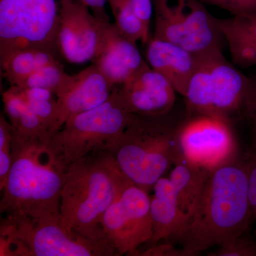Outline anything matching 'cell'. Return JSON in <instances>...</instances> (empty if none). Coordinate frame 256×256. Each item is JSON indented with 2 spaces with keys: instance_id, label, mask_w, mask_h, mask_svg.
<instances>
[{
  "instance_id": "4",
  "label": "cell",
  "mask_w": 256,
  "mask_h": 256,
  "mask_svg": "<svg viewBox=\"0 0 256 256\" xmlns=\"http://www.w3.org/2000/svg\"><path fill=\"white\" fill-rule=\"evenodd\" d=\"M162 116L136 114L108 151L124 176L148 193L181 158L178 130Z\"/></svg>"
},
{
  "instance_id": "24",
  "label": "cell",
  "mask_w": 256,
  "mask_h": 256,
  "mask_svg": "<svg viewBox=\"0 0 256 256\" xmlns=\"http://www.w3.org/2000/svg\"><path fill=\"white\" fill-rule=\"evenodd\" d=\"M215 252L214 256H256V242L246 236V233L222 244Z\"/></svg>"
},
{
  "instance_id": "25",
  "label": "cell",
  "mask_w": 256,
  "mask_h": 256,
  "mask_svg": "<svg viewBox=\"0 0 256 256\" xmlns=\"http://www.w3.org/2000/svg\"><path fill=\"white\" fill-rule=\"evenodd\" d=\"M244 163L246 168L248 192L252 222H256V143L244 156Z\"/></svg>"
},
{
  "instance_id": "18",
  "label": "cell",
  "mask_w": 256,
  "mask_h": 256,
  "mask_svg": "<svg viewBox=\"0 0 256 256\" xmlns=\"http://www.w3.org/2000/svg\"><path fill=\"white\" fill-rule=\"evenodd\" d=\"M234 63L242 68L256 67V15L216 18Z\"/></svg>"
},
{
  "instance_id": "26",
  "label": "cell",
  "mask_w": 256,
  "mask_h": 256,
  "mask_svg": "<svg viewBox=\"0 0 256 256\" xmlns=\"http://www.w3.org/2000/svg\"><path fill=\"white\" fill-rule=\"evenodd\" d=\"M204 4L214 5L226 10L232 16L256 15V0H202Z\"/></svg>"
},
{
  "instance_id": "19",
  "label": "cell",
  "mask_w": 256,
  "mask_h": 256,
  "mask_svg": "<svg viewBox=\"0 0 256 256\" xmlns=\"http://www.w3.org/2000/svg\"><path fill=\"white\" fill-rule=\"evenodd\" d=\"M210 172L194 166L182 156L171 169L168 178L178 206L188 220L196 206Z\"/></svg>"
},
{
  "instance_id": "6",
  "label": "cell",
  "mask_w": 256,
  "mask_h": 256,
  "mask_svg": "<svg viewBox=\"0 0 256 256\" xmlns=\"http://www.w3.org/2000/svg\"><path fill=\"white\" fill-rule=\"evenodd\" d=\"M254 78L246 76L223 54L202 57L188 82L184 97L194 114L242 117Z\"/></svg>"
},
{
  "instance_id": "10",
  "label": "cell",
  "mask_w": 256,
  "mask_h": 256,
  "mask_svg": "<svg viewBox=\"0 0 256 256\" xmlns=\"http://www.w3.org/2000/svg\"><path fill=\"white\" fill-rule=\"evenodd\" d=\"M182 158L213 172L238 159V144L230 121L222 116L196 114L176 132Z\"/></svg>"
},
{
  "instance_id": "9",
  "label": "cell",
  "mask_w": 256,
  "mask_h": 256,
  "mask_svg": "<svg viewBox=\"0 0 256 256\" xmlns=\"http://www.w3.org/2000/svg\"><path fill=\"white\" fill-rule=\"evenodd\" d=\"M62 0H0V55L36 48L56 56Z\"/></svg>"
},
{
  "instance_id": "28",
  "label": "cell",
  "mask_w": 256,
  "mask_h": 256,
  "mask_svg": "<svg viewBox=\"0 0 256 256\" xmlns=\"http://www.w3.org/2000/svg\"><path fill=\"white\" fill-rule=\"evenodd\" d=\"M242 118L247 121L250 126L254 142L256 143V79L254 78L252 92L246 104Z\"/></svg>"
},
{
  "instance_id": "7",
  "label": "cell",
  "mask_w": 256,
  "mask_h": 256,
  "mask_svg": "<svg viewBox=\"0 0 256 256\" xmlns=\"http://www.w3.org/2000/svg\"><path fill=\"white\" fill-rule=\"evenodd\" d=\"M15 238L13 256H118L112 249L82 236L60 213L38 216H4Z\"/></svg>"
},
{
  "instance_id": "27",
  "label": "cell",
  "mask_w": 256,
  "mask_h": 256,
  "mask_svg": "<svg viewBox=\"0 0 256 256\" xmlns=\"http://www.w3.org/2000/svg\"><path fill=\"white\" fill-rule=\"evenodd\" d=\"M138 18L150 32L151 20L154 11L153 0H128Z\"/></svg>"
},
{
  "instance_id": "8",
  "label": "cell",
  "mask_w": 256,
  "mask_h": 256,
  "mask_svg": "<svg viewBox=\"0 0 256 256\" xmlns=\"http://www.w3.org/2000/svg\"><path fill=\"white\" fill-rule=\"evenodd\" d=\"M154 38L186 48L200 57L223 54L224 37L216 18L202 0H153Z\"/></svg>"
},
{
  "instance_id": "20",
  "label": "cell",
  "mask_w": 256,
  "mask_h": 256,
  "mask_svg": "<svg viewBox=\"0 0 256 256\" xmlns=\"http://www.w3.org/2000/svg\"><path fill=\"white\" fill-rule=\"evenodd\" d=\"M56 56L36 48H20L0 55L1 72L11 86H18L38 69L58 63Z\"/></svg>"
},
{
  "instance_id": "14",
  "label": "cell",
  "mask_w": 256,
  "mask_h": 256,
  "mask_svg": "<svg viewBox=\"0 0 256 256\" xmlns=\"http://www.w3.org/2000/svg\"><path fill=\"white\" fill-rule=\"evenodd\" d=\"M112 88L94 64L88 66L73 78L56 96L54 116L48 134L58 131L72 116L97 107L108 100Z\"/></svg>"
},
{
  "instance_id": "15",
  "label": "cell",
  "mask_w": 256,
  "mask_h": 256,
  "mask_svg": "<svg viewBox=\"0 0 256 256\" xmlns=\"http://www.w3.org/2000/svg\"><path fill=\"white\" fill-rule=\"evenodd\" d=\"M92 63L112 88L128 82L148 65L137 44L128 40L110 22H104L102 44Z\"/></svg>"
},
{
  "instance_id": "17",
  "label": "cell",
  "mask_w": 256,
  "mask_h": 256,
  "mask_svg": "<svg viewBox=\"0 0 256 256\" xmlns=\"http://www.w3.org/2000/svg\"><path fill=\"white\" fill-rule=\"evenodd\" d=\"M150 197V212L153 224V236L148 242L149 248L161 240L165 242L178 233L186 220L178 206V198L169 178L162 176L153 186Z\"/></svg>"
},
{
  "instance_id": "2",
  "label": "cell",
  "mask_w": 256,
  "mask_h": 256,
  "mask_svg": "<svg viewBox=\"0 0 256 256\" xmlns=\"http://www.w3.org/2000/svg\"><path fill=\"white\" fill-rule=\"evenodd\" d=\"M130 182L109 152H92L67 168L60 214L82 236L114 250L106 242L102 220Z\"/></svg>"
},
{
  "instance_id": "13",
  "label": "cell",
  "mask_w": 256,
  "mask_h": 256,
  "mask_svg": "<svg viewBox=\"0 0 256 256\" xmlns=\"http://www.w3.org/2000/svg\"><path fill=\"white\" fill-rule=\"evenodd\" d=\"M114 87L128 110L137 116H165L174 106L178 94L169 80L149 64Z\"/></svg>"
},
{
  "instance_id": "16",
  "label": "cell",
  "mask_w": 256,
  "mask_h": 256,
  "mask_svg": "<svg viewBox=\"0 0 256 256\" xmlns=\"http://www.w3.org/2000/svg\"><path fill=\"white\" fill-rule=\"evenodd\" d=\"M146 60L164 76L178 94L184 96L188 82L202 57L176 44L152 37L146 44Z\"/></svg>"
},
{
  "instance_id": "1",
  "label": "cell",
  "mask_w": 256,
  "mask_h": 256,
  "mask_svg": "<svg viewBox=\"0 0 256 256\" xmlns=\"http://www.w3.org/2000/svg\"><path fill=\"white\" fill-rule=\"evenodd\" d=\"M252 223L242 158L210 172L194 210L182 228L165 242L184 256L197 255L246 233Z\"/></svg>"
},
{
  "instance_id": "12",
  "label": "cell",
  "mask_w": 256,
  "mask_h": 256,
  "mask_svg": "<svg viewBox=\"0 0 256 256\" xmlns=\"http://www.w3.org/2000/svg\"><path fill=\"white\" fill-rule=\"evenodd\" d=\"M106 22L78 0H62L57 34L58 52L67 62H92L101 46Z\"/></svg>"
},
{
  "instance_id": "23",
  "label": "cell",
  "mask_w": 256,
  "mask_h": 256,
  "mask_svg": "<svg viewBox=\"0 0 256 256\" xmlns=\"http://www.w3.org/2000/svg\"><path fill=\"white\" fill-rule=\"evenodd\" d=\"M12 127L4 114L0 116V190L2 191L12 163Z\"/></svg>"
},
{
  "instance_id": "21",
  "label": "cell",
  "mask_w": 256,
  "mask_h": 256,
  "mask_svg": "<svg viewBox=\"0 0 256 256\" xmlns=\"http://www.w3.org/2000/svg\"><path fill=\"white\" fill-rule=\"evenodd\" d=\"M108 4L118 30L134 44L140 41L146 44L151 38L150 32L134 14L128 0H108Z\"/></svg>"
},
{
  "instance_id": "11",
  "label": "cell",
  "mask_w": 256,
  "mask_h": 256,
  "mask_svg": "<svg viewBox=\"0 0 256 256\" xmlns=\"http://www.w3.org/2000/svg\"><path fill=\"white\" fill-rule=\"evenodd\" d=\"M102 228L106 242L118 256L136 255L153 236L148 192L128 183L106 210Z\"/></svg>"
},
{
  "instance_id": "29",
  "label": "cell",
  "mask_w": 256,
  "mask_h": 256,
  "mask_svg": "<svg viewBox=\"0 0 256 256\" xmlns=\"http://www.w3.org/2000/svg\"><path fill=\"white\" fill-rule=\"evenodd\" d=\"M87 6L96 18L104 22H110V18L106 11L108 0H78Z\"/></svg>"
},
{
  "instance_id": "22",
  "label": "cell",
  "mask_w": 256,
  "mask_h": 256,
  "mask_svg": "<svg viewBox=\"0 0 256 256\" xmlns=\"http://www.w3.org/2000/svg\"><path fill=\"white\" fill-rule=\"evenodd\" d=\"M72 78L73 76L66 73L63 66L58 62L38 69L18 86L48 89L57 96L70 84Z\"/></svg>"
},
{
  "instance_id": "3",
  "label": "cell",
  "mask_w": 256,
  "mask_h": 256,
  "mask_svg": "<svg viewBox=\"0 0 256 256\" xmlns=\"http://www.w3.org/2000/svg\"><path fill=\"white\" fill-rule=\"evenodd\" d=\"M46 140L12 134V163L0 202V213L4 216L60 213L66 169L55 159Z\"/></svg>"
},
{
  "instance_id": "5",
  "label": "cell",
  "mask_w": 256,
  "mask_h": 256,
  "mask_svg": "<svg viewBox=\"0 0 256 256\" xmlns=\"http://www.w3.org/2000/svg\"><path fill=\"white\" fill-rule=\"evenodd\" d=\"M134 116L114 87L107 100L67 120L58 131L48 136L46 144L56 161L67 169L92 152L108 151Z\"/></svg>"
}]
</instances>
